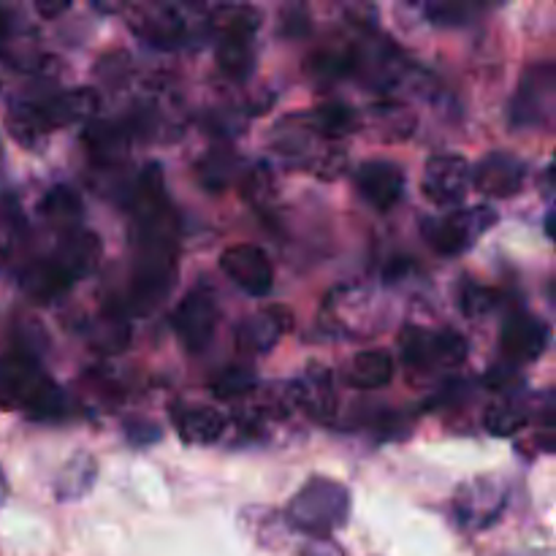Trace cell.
I'll return each mask as SVG.
<instances>
[{"instance_id": "16", "label": "cell", "mask_w": 556, "mask_h": 556, "mask_svg": "<svg viewBox=\"0 0 556 556\" xmlns=\"http://www.w3.org/2000/svg\"><path fill=\"white\" fill-rule=\"evenodd\" d=\"M288 329H291V315H288V309H261V313L250 315V318H244L239 324L237 348L242 353H250V356H264V353H269L282 340V334Z\"/></svg>"}, {"instance_id": "10", "label": "cell", "mask_w": 556, "mask_h": 556, "mask_svg": "<svg viewBox=\"0 0 556 556\" xmlns=\"http://www.w3.org/2000/svg\"><path fill=\"white\" fill-rule=\"evenodd\" d=\"M128 25L155 49H177L188 41V20L177 5H134L128 11Z\"/></svg>"}, {"instance_id": "34", "label": "cell", "mask_w": 556, "mask_h": 556, "mask_svg": "<svg viewBox=\"0 0 556 556\" xmlns=\"http://www.w3.org/2000/svg\"><path fill=\"white\" fill-rule=\"evenodd\" d=\"M233 174H239V161L228 150H215L201 161L199 179L210 190H226Z\"/></svg>"}, {"instance_id": "17", "label": "cell", "mask_w": 556, "mask_h": 556, "mask_svg": "<svg viewBox=\"0 0 556 556\" xmlns=\"http://www.w3.org/2000/svg\"><path fill=\"white\" fill-rule=\"evenodd\" d=\"M20 288L25 291V296L36 304H54L65 296V293L74 288L68 271L47 255V258H38L33 264H27L20 275Z\"/></svg>"}, {"instance_id": "5", "label": "cell", "mask_w": 556, "mask_h": 556, "mask_svg": "<svg viewBox=\"0 0 556 556\" xmlns=\"http://www.w3.org/2000/svg\"><path fill=\"white\" fill-rule=\"evenodd\" d=\"M497 223V212L486 204L470 210H454L448 215L427 217L421 223V233L429 248L440 255H462Z\"/></svg>"}, {"instance_id": "25", "label": "cell", "mask_w": 556, "mask_h": 556, "mask_svg": "<svg viewBox=\"0 0 556 556\" xmlns=\"http://www.w3.org/2000/svg\"><path fill=\"white\" fill-rule=\"evenodd\" d=\"M215 54L223 74L231 79H248L255 68V36H248V33L220 36Z\"/></svg>"}, {"instance_id": "43", "label": "cell", "mask_w": 556, "mask_h": 556, "mask_svg": "<svg viewBox=\"0 0 556 556\" xmlns=\"http://www.w3.org/2000/svg\"><path fill=\"white\" fill-rule=\"evenodd\" d=\"M5 33H9V22H5V16L0 14V41L5 38Z\"/></svg>"}, {"instance_id": "7", "label": "cell", "mask_w": 556, "mask_h": 556, "mask_svg": "<svg viewBox=\"0 0 556 556\" xmlns=\"http://www.w3.org/2000/svg\"><path fill=\"white\" fill-rule=\"evenodd\" d=\"M556 101V71L554 65L541 63L527 68L519 90L510 101V125L516 128H538L552 119Z\"/></svg>"}, {"instance_id": "23", "label": "cell", "mask_w": 556, "mask_h": 556, "mask_svg": "<svg viewBox=\"0 0 556 556\" xmlns=\"http://www.w3.org/2000/svg\"><path fill=\"white\" fill-rule=\"evenodd\" d=\"M353 74L369 81L375 90L394 85L400 74L394 47H389V41H364L362 49H353Z\"/></svg>"}, {"instance_id": "33", "label": "cell", "mask_w": 556, "mask_h": 556, "mask_svg": "<svg viewBox=\"0 0 556 556\" xmlns=\"http://www.w3.org/2000/svg\"><path fill=\"white\" fill-rule=\"evenodd\" d=\"M375 130H380V139L383 141H402L413 134V114L407 112L400 103H383V106H375Z\"/></svg>"}, {"instance_id": "9", "label": "cell", "mask_w": 556, "mask_h": 556, "mask_svg": "<svg viewBox=\"0 0 556 556\" xmlns=\"http://www.w3.org/2000/svg\"><path fill=\"white\" fill-rule=\"evenodd\" d=\"M472 185L470 163L462 155H451V152H443V155H432L424 166V179L421 190L434 206H459L465 201L467 190Z\"/></svg>"}, {"instance_id": "6", "label": "cell", "mask_w": 556, "mask_h": 556, "mask_svg": "<svg viewBox=\"0 0 556 556\" xmlns=\"http://www.w3.org/2000/svg\"><path fill=\"white\" fill-rule=\"evenodd\" d=\"M400 353L407 367L451 369L467 358V340L454 329L427 331L421 326H405L400 334Z\"/></svg>"}, {"instance_id": "8", "label": "cell", "mask_w": 556, "mask_h": 556, "mask_svg": "<svg viewBox=\"0 0 556 556\" xmlns=\"http://www.w3.org/2000/svg\"><path fill=\"white\" fill-rule=\"evenodd\" d=\"M220 307L206 288H193L172 313V329L188 353H201L212 342Z\"/></svg>"}, {"instance_id": "28", "label": "cell", "mask_w": 556, "mask_h": 556, "mask_svg": "<svg viewBox=\"0 0 556 556\" xmlns=\"http://www.w3.org/2000/svg\"><path fill=\"white\" fill-rule=\"evenodd\" d=\"M87 340H90V345L96 348V351H125V345H128L130 340V326L123 313L109 309V313H103L101 318L92 320V324L87 326Z\"/></svg>"}, {"instance_id": "30", "label": "cell", "mask_w": 556, "mask_h": 556, "mask_svg": "<svg viewBox=\"0 0 556 556\" xmlns=\"http://www.w3.org/2000/svg\"><path fill=\"white\" fill-rule=\"evenodd\" d=\"M307 71L318 81H337L353 74V49L351 47H326L309 54Z\"/></svg>"}, {"instance_id": "35", "label": "cell", "mask_w": 556, "mask_h": 556, "mask_svg": "<svg viewBox=\"0 0 556 556\" xmlns=\"http://www.w3.org/2000/svg\"><path fill=\"white\" fill-rule=\"evenodd\" d=\"M255 386H258V380H255L253 369L228 367L217 375L215 383H212V391H215V396H220V400H237V396L253 394Z\"/></svg>"}, {"instance_id": "20", "label": "cell", "mask_w": 556, "mask_h": 556, "mask_svg": "<svg viewBox=\"0 0 556 556\" xmlns=\"http://www.w3.org/2000/svg\"><path fill=\"white\" fill-rule=\"evenodd\" d=\"M101 239L96 237L87 228H76V231L60 237L58 250L52 253V258L63 266L71 275V280H81V277L90 275L92 269L101 261Z\"/></svg>"}, {"instance_id": "39", "label": "cell", "mask_w": 556, "mask_h": 556, "mask_svg": "<svg viewBox=\"0 0 556 556\" xmlns=\"http://www.w3.org/2000/svg\"><path fill=\"white\" fill-rule=\"evenodd\" d=\"M125 434L134 445H150L161 440V427L150 421H128L125 424Z\"/></svg>"}, {"instance_id": "24", "label": "cell", "mask_w": 556, "mask_h": 556, "mask_svg": "<svg viewBox=\"0 0 556 556\" xmlns=\"http://www.w3.org/2000/svg\"><path fill=\"white\" fill-rule=\"evenodd\" d=\"M98 465L92 459V454L79 451V454L71 456L63 467H60L58 478H54V497L60 503H74V500L85 497L92 486H96Z\"/></svg>"}, {"instance_id": "26", "label": "cell", "mask_w": 556, "mask_h": 556, "mask_svg": "<svg viewBox=\"0 0 556 556\" xmlns=\"http://www.w3.org/2000/svg\"><path fill=\"white\" fill-rule=\"evenodd\" d=\"M41 215H43V220L54 228V231H60V237L76 231V228H81L79 226L81 223L79 195H76L71 188H65V185H58V188H52L47 195H43Z\"/></svg>"}, {"instance_id": "21", "label": "cell", "mask_w": 556, "mask_h": 556, "mask_svg": "<svg viewBox=\"0 0 556 556\" xmlns=\"http://www.w3.org/2000/svg\"><path fill=\"white\" fill-rule=\"evenodd\" d=\"M85 147L92 161L103 168L119 166L128 157L130 130L125 125L112 123V119H92L85 130Z\"/></svg>"}, {"instance_id": "3", "label": "cell", "mask_w": 556, "mask_h": 556, "mask_svg": "<svg viewBox=\"0 0 556 556\" xmlns=\"http://www.w3.org/2000/svg\"><path fill=\"white\" fill-rule=\"evenodd\" d=\"M380 326H383V304L367 286L334 288L320 307V329L334 337L362 340L378 334Z\"/></svg>"}, {"instance_id": "12", "label": "cell", "mask_w": 556, "mask_h": 556, "mask_svg": "<svg viewBox=\"0 0 556 556\" xmlns=\"http://www.w3.org/2000/svg\"><path fill=\"white\" fill-rule=\"evenodd\" d=\"M356 190L372 210L389 212L405 199L407 177L396 163L391 161H367L353 174Z\"/></svg>"}, {"instance_id": "1", "label": "cell", "mask_w": 556, "mask_h": 556, "mask_svg": "<svg viewBox=\"0 0 556 556\" xmlns=\"http://www.w3.org/2000/svg\"><path fill=\"white\" fill-rule=\"evenodd\" d=\"M0 407L47 421L65 413V394L33 356L0 358Z\"/></svg>"}, {"instance_id": "38", "label": "cell", "mask_w": 556, "mask_h": 556, "mask_svg": "<svg viewBox=\"0 0 556 556\" xmlns=\"http://www.w3.org/2000/svg\"><path fill=\"white\" fill-rule=\"evenodd\" d=\"M244 195H248L250 204L261 206L266 199L275 195V182H271V172L269 166L258 163V166L250 168V174H244V185H242Z\"/></svg>"}, {"instance_id": "29", "label": "cell", "mask_w": 556, "mask_h": 556, "mask_svg": "<svg viewBox=\"0 0 556 556\" xmlns=\"http://www.w3.org/2000/svg\"><path fill=\"white\" fill-rule=\"evenodd\" d=\"M527 424H530V410L514 400L497 402V405H492L483 413V429L492 438H514Z\"/></svg>"}, {"instance_id": "19", "label": "cell", "mask_w": 556, "mask_h": 556, "mask_svg": "<svg viewBox=\"0 0 556 556\" xmlns=\"http://www.w3.org/2000/svg\"><path fill=\"white\" fill-rule=\"evenodd\" d=\"M5 128L25 150H41L54 130L43 112V101H27V98L11 103L5 112Z\"/></svg>"}, {"instance_id": "15", "label": "cell", "mask_w": 556, "mask_h": 556, "mask_svg": "<svg viewBox=\"0 0 556 556\" xmlns=\"http://www.w3.org/2000/svg\"><path fill=\"white\" fill-rule=\"evenodd\" d=\"M286 394L291 407H299V410L318 418V421H329L337 410V394L334 383H331V372L326 367H320V364H309V369L302 378L286 386Z\"/></svg>"}, {"instance_id": "13", "label": "cell", "mask_w": 556, "mask_h": 556, "mask_svg": "<svg viewBox=\"0 0 556 556\" xmlns=\"http://www.w3.org/2000/svg\"><path fill=\"white\" fill-rule=\"evenodd\" d=\"M552 331L543 324L538 315L516 313L505 320L503 334H500V345H503L505 358L510 364H532L546 353Z\"/></svg>"}, {"instance_id": "2", "label": "cell", "mask_w": 556, "mask_h": 556, "mask_svg": "<svg viewBox=\"0 0 556 556\" xmlns=\"http://www.w3.org/2000/svg\"><path fill=\"white\" fill-rule=\"evenodd\" d=\"M351 516V492L334 478L313 476L288 503L286 525L307 538H329Z\"/></svg>"}, {"instance_id": "4", "label": "cell", "mask_w": 556, "mask_h": 556, "mask_svg": "<svg viewBox=\"0 0 556 556\" xmlns=\"http://www.w3.org/2000/svg\"><path fill=\"white\" fill-rule=\"evenodd\" d=\"M510 489L500 476H478L462 483L454 494V505L451 514L454 521L465 532L476 535V532H486L503 519L505 508H508Z\"/></svg>"}, {"instance_id": "22", "label": "cell", "mask_w": 556, "mask_h": 556, "mask_svg": "<svg viewBox=\"0 0 556 556\" xmlns=\"http://www.w3.org/2000/svg\"><path fill=\"white\" fill-rule=\"evenodd\" d=\"M98 92L92 87H76V90L58 92V96L43 101V112H47L49 125L54 130L65 128V125H87L92 123L98 112Z\"/></svg>"}, {"instance_id": "31", "label": "cell", "mask_w": 556, "mask_h": 556, "mask_svg": "<svg viewBox=\"0 0 556 556\" xmlns=\"http://www.w3.org/2000/svg\"><path fill=\"white\" fill-rule=\"evenodd\" d=\"M210 22L217 36H233V33L255 36L261 27V11L253 5H217L212 9Z\"/></svg>"}, {"instance_id": "14", "label": "cell", "mask_w": 556, "mask_h": 556, "mask_svg": "<svg viewBox=\"0 0 556 556\" xmlns=\"http://www.w3.org/2000/svg\"><path fill=\"white\" fill-rule=\"evenodd\" d=\"M472 185L483 195L492 199H510L525 188L527 166L514 152H489L476 168H472Z\"/></svg>"}, {"instance_id": "40", "label": "cell", "mask_w": 556, "mask_h": 556, "mask_svg": "<svg viewBox=\"0 0 556 556\" xmlns=\"http://www.w3.org/2000/svg\"><path fill=\"white\" fill-rule=\"evenodd\" d=\"M299 556H348L337 546L331 538H309L302 548H299Z\"/></svg>"}, {"instance_id": "27", "label": "cell", "mask_w": 556, "mask_h": 556, "mask_svg": "<svg viewBox=\"0 0 556 556\" xmlns=\"http://www.w3.org/2000/svg\"><path fill=\"white\" fill-rule=\"evenodd\" d=\"M391 375H394V362H391L389 353L362 351L353 356L345 378L353 389L369 391V389H383V386L391 380Z\"/></svg>"}, {"instance_id": "37", "label": "cell", "mask_w": 556, "mask_h": 556, "mask_svg": "<svg viewBox=\"0 0 556 556\" xmlns=\"http://www.w3.org/2000/svg\"><path fill=\"white\" fill-rule=\"evenodd\" d=\"M481 11V5H467V3H427L424 14L429 16L432 25L440 27H462L470 25L472 16Z\"/></svg>"}, {"instance_id": "36", "label": "cell", "mask_w": 556, "mask_h": 556, "mask_svg": "<svg viewBox=\"0 0 556 556\" xmlns=\"http://www.w3.org/2000/svg\"><path fill=\"white\" fill-rule=\"evenodd\" d=\"M459 304L467 318H481V315H489L497 307V291H492V288L481 286L476 280H465L459 293Z\"/></svg>"}, {"instance_id": "42", "label": "cell", "mask_w": 556, "mask_h": 556, "mask_svg": "<svg viewBox=\"0 0 556 556\" xmlns=\"http://www.w3.org/2000/svg\"><path fill=\"white\" fill-rule=\"evenodd\" d=\"M5 497H9V481H5L3 470H0V508H3Z\"/></svg>"}, {"instance_id": "18", "label": "cell", "mask_w": 556, "mask_h": 556, "mask_svg": "<svg viewBox=\"0 0 556 556\" xmlns=\"http://www.w3.org/2000/svg\"><path fill=\"white\" fill-rule=\"evenodd\" d=\"M172 424L179 440L188 445H212L226 432V418L210 405H177L172 410Z\"/></svg>"}, {"instance_id": "41", "label": "cell", "mask_w": 556, "mask_h": 556, "mask_svg": "<svg viewBox=\"0 0 556 556\" xmlns=\"http://www.w3.org/2000/svg\"><path fill=\"white\" fill-rule=\"evenodd\" d=\"M71 9V3H36V11L43 20H54V16L65 14Z\"/></svg>"}, {"instance_id": "11", "label": "cell", "mask_w": 556, "mask_h": 556, "mask_svg": "<svg viewBox=\"0 0 556 556\" xmlns=\"http://www.w3.org/2000/svg\"><path fill=\"white\" fill-rule=\"evenodd\" d=\"M220 269L233 286L242 288L250 296H266L275 282V269H271L269 258L255 244H231L228 250H223Z\"/></svg>"}, {"instance_id": "32", "label": "cell", "mask_w": 556, "mask_h": 556, "mask_svg": "<svg viewBox=\"0 0 556 556\" xmlns=\"http://www.w3.org/2000/svg\"><path fill=\"white\" fill-rule=\"evenodd\" d=\"M356 128V114L345 103H324L318 112L309 117V130H315L324 139H342Z\"/></svg>"}]
</instances>
